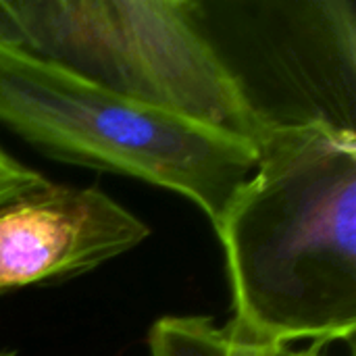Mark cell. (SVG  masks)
<instances>
[{
	"label": "cell",
	"instance_id": "1",
	"mask_svg": "<svg viewBox=\"0 0 356 356\" xmlns=\"http://www.w3.org/2000/svg\"><path fill=\"white\" fill-rule=\"evenodd\" d=\"M250 177L215 225L232 323L296 344L355 342L356 134L323 121H271Z\"/></svg>",
	"mask_w": 356,
	"mask_h": 356
},
{
	"label": "cell",
	"instance_id": "2",
	"mask_svg": "<svg viewBox=\"0 0 356 356\" xmlns=\"http://www.w3.org/2000/svg\"><path fill=\"white\" fill-rule=\"evenodd\" d=\"M0 48L250 142L271 123L194 0H0Z\"/></svg>",
	"mask_w": 356,
	"mask_h": 356
},
{
	"label": "cell",
	"instance_id": "3",
	"mask_svg": "<svg viewBox=\"0 0 356 356\" xmlns=\"http://www.w3.org/2000/svg\"><path fill=\"white\" fill-rule=\"evenodd\" d=\"M0 123L42 154L142 179L213 223L254 169V142L142 104L0 48Z\"/></svg>",
	"mask_w": 356,
	"mask_h": 356
},
{
	"label": "cell",
	"instance_id": "4",
	"mask_svg": "<svg viewBox=\"0 0 356 356\" xmlns=\"http://www.w3.org/2000/svg\"><path fill=\"white\" fill-rule=\"evenodd\" d=\"M148 234L104 192L46 179L0 207V292L88 273Z\"/></svg>",
	"mask_w": 356,
	"mask_h": 356
},
{
	"label": "cell",
	"instance_id": "5",
	"mask_svg": "<svg viewBox=\"0 0 356 356\" xmlns=\"http://www.w3.org/2000/svg\"><path fill=\"white\" fill-rule=\"evenodd\" d=\"M327 344L307 348L248 336L232 321L217 325L209 317H163L148 334L150 356H330Z\"/></svg>",
	"mask_w": 356,
	"mask_h": 356
},
{
	"label": "cell",
	"instance_id": "6",
	"mask_svg": "<svg viewBox=\"0 0 356 356\" xmlns=\"http://www.w3.org/2000/svg\"><path fill=\"white\" fill-rule=\"evenodd\" d=\"M46 177H42L38 171H31L29 167L15 161L10 154H6L0 148V207L19 198L21 194L42 186Z\"/></svg>",
	"mask_w": 356,
	"mask_h": 356
},
{
	"label": "cell",
	"instance_id": "7",
	"mask_svg": "<svg viewBox=\"0 0 356 356\" xmlns=\"http://www.w3.org/2000/svg\"><path fill=\"white\" fill-rule=\"evenodd\" d=\"M0 356H15V353H6V350H0Z\"/></svg>",
	"mask_w": 356,
	"mask_h": 356
}]
</instances>
